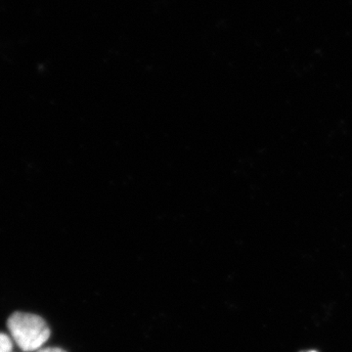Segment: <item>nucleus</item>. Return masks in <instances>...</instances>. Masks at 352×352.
Instances as JSON below:
<instances>
[{
  "mask_svg": "<svg viewBox=\"0 0 352 352\" xmlns=\"http://www.w3.org/2000/svg\"><path fill=\"white\" fill-rule=\"evenodd\" d=\"M13 342L6 333H0V352H12Z\"/></svg>",
  "mask_w": 352,
  "mask_h": 352,
  "instance_id": "nucleus-2",
  "label": "nucleus"
},
{
  "mask_svg": "<svg viewBox=\"0 0 352 352\" xmlns=\"http://www.w3.org/2000/svg\"><path fill=\"white\" fill-rule=\"evenodd\" d=\"M36 352H66L59 347H45V349H38Z\"/></svg>",
  "mask_w": 352,
  "mask_h": 352,
  "instance_id": "nucleus-3",
  "label": "nucleus"
},
{
  "mask_svg": "<svg viewBox=\"0 0 352 352\" xmlns=\"http://www.w3.org/2000/svg\"><path fill=\"white\" fill-rule=\"evenodd\" d=\"M307 352H317V351H307Z\"/></svg>",
  "mask_w": 352,
  "mask_h": 352,
  "instance_id": "nucleus-4",
  "label": "nucleus"
},
{
  "mask_svg": "<svg viewBox=\"0 0 352 352\" xmlns=\"http://www.w3.org/2000/svg\"><path fill=\"white\" fill-rule=\"evenodd\" d=\"M7 327L14 342L23 351H38L50 337V329L41 316L15 312L9 317Z\"/></svg>",
  "mask_w": 352,
  "mask_h": 352,
  "instance_id": "nucleus-1",
  "label": "nucleus"
}]
</instances>
